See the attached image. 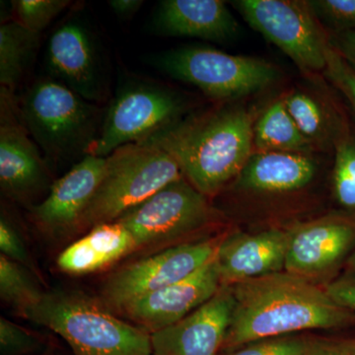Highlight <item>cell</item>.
Returning a JSON list of instances; mask_svg holds the SVG:
<instances>
[{
	"instance_id": "1",
	"label": "cell",
	"mask_w": 355,
	"mask_h": 355,
	"mask_svg": "<svg viewBox=\"0 0 355 355\" xmlns=\"http://www.w3.org/2000/svg\"><path fill=\"white\" fill-rule=\"evenodd\" d=\"M230 286L234 308L221 352L301 331L343 328L355 320L324 288L286 270Z\"/></svg>"
},
{
	"instance_id": "2",
	"label": "cell",
	"mask_w": 355,
	"mask_h": 355,
	"mask_svg": "<svg viewBox=\"0 0 355 355\" xmlns=\"http://www.w3.org/2000/svg\"><path fill=\"white\" fill-rule=\"evenodd\" d=\"M254 123L253 109L219 102L147 140L171 154L184 179L209 198L235 180L254 153Z\"/></svg>"
},
{
	"instance_id": "3",
	"label": "cell",
	"mask_w": 355,
	"mask_h": 355,
	"mask_svg": "<svg viewBox=\"0 0 355 355\" xmlns=\"http://www.w3.org/2000/svg\"><path fill=\"white\" fill-rule=\"evenodd\" d=\"M17 103L23 125L51 168L88 155L106 112L49 76L33 83Z\"/></svg>"
},
{
	"instance_id": "4",
	"label": "cell",
	"mask_w": 355,
	"mask_h": 355,
	"mask_svg": "<svg viewBox=\"0 0 355 355\" xmlns=\"http://www.w3.org/2000/svg\"><path fill=\"white\" fill-rule=\"evenodd\" d=\"M22 316L62 336L74 355H153L150 334L76 293L44 292Z\"/></svg>"
},
{
	"instance_id": "5",
	"label": "cell",
	"mask_w": 355,
	"mask_h": 355,
	"mask_svg": "<svg viewBox=\"0 0 355 355\" xmlns=\"http://www.w3.org/2000/svg\"><path fill=\"white\" fill-rule=\"evenodd\" d=\"M182 178L176 159L150 140L121 147L107 157L104 176L83 225L116 221Z\"/></svg>"
},
{
	"instance_id": "6",
	"label": "cell",
	"mask_w": 355,
	"mask_h": 355,
	"mask_svg": "<svg viewBox=\"0 0 355 355\" xmlns=\"http://www.w3.org/2000/svg\"><path fill=\"white\" fill-rule=\"evenodd\" d=\"M191 109V98L170 86L130 79L121 84L106 109L88 155L107 158L121 147L146 141L181 121Z\"/></svg>"
},
{
	"instance_id": "7",
	"label": "cell",
	"mask_w": 355,
	"mask_h": 355,
	"mask_svg": "<svg viewBox=\"0 0 355 355\" xmlns=\"http://www.w3.org/2000/svg\"><path fill=\"white\" fill-rule=\"evenodd\" d=\"M153 62L168 76L196 86L217 103L253 94L279 77V69L266 60L229 55L209 46L175 49L161 53Z\"/></svg>"
},
{
	"instance_id": "8",
	"label": "cell",
	"mask_w": 355,
	"mask_h": 355,
	"mask_svg": "<svg viewBox=\"0 0 355 355\" xmlns=\"http://www.w3.org/2000/svg\"><path fill=\"white\" fill-rule=\"evenodd\" d=\"M232 6L254 31L284 51L304 73L326 69L331 38L309 1L237 0Z\"/></svg>"
},
{
	"instance_id": "9",
	"label": "cell",
	"mask_w": 355,
	"mask_h": 355,
	"mask_svg": "<svg viewBox=\"0 0 355 355\" xmlns=\"http://www.w3.org/2000/svg\"><path fill=\"white\" fill-rule=\"evenodd\" d=\"M216 219L209 198L182 178L116 221L130 231L137 249H141L182 241Z\"/></svg>"
},
{
	"instance_id": "10",
	"label": "cell",
	"mask_w": 355,
	"mask_h": 355,
	"mask_svg": "<svg viewBox=\"0 0 355 355\" xmlns=\"http://www.w3.org/2000/svg\"><path fill=\"white\" fill-rule=\"evenodd\" d=\"M222 239L176 244L121 268L103 287V302L121 310L133 299L186 279L216 257Z\"/></svg>"
},
{
	"instance_id": "11",
	"label": "cell",
	"mask_w": 355,
	"mask_h": 355,
	"mask_svg": "<svg viewBox=\"0 0 355 355\" xmlns=\"http://www.w3.org/2000/svg\"><path fill=\"white\" fill-rule=\"evenodd\" d=\"M46 67L51 78L94 104L107 101L109 83L95 35L73 17L58 26L49 39Z\"/></svg>"
},
{
	"instance_id": "12",
	"label": "cell",
	"mask_w": 355,
	"mask_h": 355,
	"mask_svg": "<svg viewBox=\"0 0 355 355\" xmlns=\"http://www.w3.org/2000/svg\"><path fill=\"white\" fill-rule=\"evenodd\" d=\"M50 165L26 130L15 93L0 89V184L19 202H29L51 187Z\"/></svg>"
},
{
	"instance_id": "13",
	"label": "cell",
	"mask_w": 355,
	"mask_h": 355,
	"mask_svg": "<svg viewBox=\"0 0 355 355\" xmlns=\"http://www.w3.org/2000/svg\"><path fill=\"white\" fill-rule=\"evenodd\" d=\"M221 286L214 257L186 279L133 299L120 311L151 335L181 321L214 297Z\"/></svg>"
},
{
	"instance_id": "14",
	"label": "cell",
	"mask_w": 355,
	"mask_h": 355,
	"mask_svg": "<svg viewBox=\"0 0 355 355\" xmlns=\"http://www.w3.org/2000/svg\"><path fill=\"white\" fill-rule=\"evenodd\" d=\"M233 308L232 287L222 286L214 297L181 321L151 334L153 355H218Z\"/></svg>"
},
{
	"instance_id": "15",
	"label": "cell",
	"mask_w": 355,
	"mask_h": 355,
	"mask_svg": "<svg viewBox=\"0 0 355 355\" xmlns=\"http://www.w3.org/2000/svg\"><path fill=\"white\" fill-rule=\"evenodd\" d=\"M284 270L309 280L335 268L355 242L354 216H329L291 229Z\"/></svg>"
},
{
	"instance_id": "16",
	"label": "cell",
	"mask_w": 355,
	"mask_h": 355,
	"mask_svg": "<svg viewBox=\"0 0 355 355\" xmlns=\"http://www.w3.org/2000/svg\"><path fill=\"white\" fill-rule=\"evenodd\" d=\"M107 158L86 155L53 182L43 202L32 207L35 223L51 233L83 225L84 216L101 183Z\"/></svg>"
},
{
	"instance_id": "17",
	"label": "cell",
	"mask_w": 355,
	"mask_h": 355,
	"mask_svg": "<svg viewBox=\"0 0 355 355\" xmlns=\"http://www.w3.org/2000/svg\"><path fill=\"white\" fill-rule=\"evenodd\" d=\"M291 230L272 228L224 237L216 254L222 286L284 272Z\"/></svg>"
},
{
	"instance_id": "18",
	"label": "cell",
	"mask_w": 355,
	"mask_h": 355,
	"mask_svg": "<svg viewBox=\"0 0 355 355\" xmlns=\"http://www.w3.org/2000/svg\"><path fill=\"white\" fill-rule=\"evenodd\" d=\"M239 28L221 0H163L153 19V31L162 36L216 43L234 39Z\"/></svg>"
},
{
	"instance_id": "19",
	"label": "cell",
	"mask_w": 355,
	"mask_h": 355,
	"mask_svg": "<svg viewBox=\"0 0 355 355\" xmlns=\"http://www.w3.org/2000/svg\"><path fill=\"white\" fill-rule=\"evenodd\" d=\"M314 153H254L235 179V188L261 196L295 193L309 186L319 163Z\"/></svg>"
},
{
	"instance_id": "20",
	"label": "cell",
	"mask_w": 355,
	"mask_h": 355,
	"mask_svg": "<svg viewBox=\"0 0 355 355\" xmlns=\"http://www.w3.org/2000/svg\"><path fill=\"white\" fill-rule=\"evenodd\" d=\"M132 234L120 222L95 225L87 235L67 247L58 256L62 272L85 275L101 270L137 250Z\"/></svg>"
},
{
	"instance_id": "21",
	"label": "cell",
	"mask_w": 355,
	"mask_h": 355,
	"mask_svg": "<svg viewBox=\"0 0 355 355\" xmlns=\"http://www.w3.org/2000/svg\"><path fill=\"white\" fill-rule=\"evenodd\" d=\"M287 111L306 139L319 150H334L349 116L330 97L294 89L284 97Z\"/></svg>"
},
{
	"instance_id": "22",
	"label": "cell",
	"mask_w": 355,
	"mask_h": 355,
	"mask_svg": "<svg viewBox=\"0 0 355 355\" xmlns=\"http://www.w3.org/2000/svg\"><path fill=\"white\" fill-rule=\"evenodd\" d=\"M315 150L287 111L284 98L272 103L257 119L254 153H314Z\"/></svg>"
},
{
	"instance_id": "23",
	"label": "cell",
	"mask_w": 355,
	"mask_h": 355,
	"mask_svg": "<svg viewBox=\"0 0 355 355\" xmlns=\"http://www.w3.org/2000/svg\"><path fill=\"white\" fill-rule=\"evenodd\" d=\"M41 34L11 20L0 26V89L15 93L36 53Z\"/></svg>"
},
{
	"instance_id": "24",
	"label": "cell",
	"mask_w": 355,
	"mask_h": 355,
	"mask_svg": "<svg viewBox=\"0 0 355 355\" xmlns=\"http://www.w3.org/2000/svg\"><path fill=\"white\" fill-rule=\"evenodd\" d=\"M331 173L334 195L338 205L355 216V121H347L334 146Z\"/></svg>"
},
{
	"instance_id": "25",
	"label": "cell",
	"mask_w": 355,
	"mask_h": 355,
	"mask_svg": "<svg viewBox=\"0 0 355 355\" xmlns=\"http://www.w3.org/2000/svg\"><path fill=\"white\" fill-rule=\"evenodd\" d=\"M42 291L24 266L1 254L0 256V296L21 315L36 304Z\"/></svg>"
},
{
	"instance_id": "26",
	"label": "cell",
	"mask_w": 355,
	"mask_h": 355,
	"mask_svg": "<svg viewBox=\"0 0 355 355\" xmlns=\"http://www.w3.org/2000/svg\"><path fill=\"white\" fill-rule=\"evenodd\" d=\"M70 3L69 0H14L11 2L13 21L41 34Z\"/></svg>"
},
{
	"instance_id": "27",
	"label": "cell",
	"mask_w": 355,
	"mask_h": 355,
	"mask_svg": "<svg viewBox=\"0 0 355 355\" xmlns=\"http://www.w3.org/2000/svg\"><path fill=\"white\" fill-rule=\"evenodd\" d=\"M310 340L305 336L292 335L263 338L218 355H305Z\"/></svg>"
},
{
	"instance_id": "28",
	"label": "cell",
	"mask_w": 355,
	"mask_h": 355,
	"mask_svg": "<svg viewBox=\"0 0 355 355\" xmlns=\"http://www.w3.org/2000/svg\"><path fill=\"white\" fill-rule=\"evenodd\" d=\"M315 15L333 30L334 35L355 31V0L309 1Z\"/></svg>"
},
{
	"instance_id": "29",
	"label": "cell",
	"mask_w": 355,
	"mask_h": 355,
	"mask_svg": "<svg viewBox=\"0 0 355 355\" xmlns=\"http://www.w3.org/2000/svg\"><path fill=\"white\" fill-rule=\"evenodd\" d=\"M329 81L340 91L355 113V69L331 46L327 55V67L324 70Z\"/></svg>"
},
{
	"instance_id": "30",
	"label": "cell",
	"mask_w": 355,
	"mask_h": 355,
	"mask_svg": "<svg viewBox=\"0 0 355 355\" xmlns=\"http://www.w3.org/2000/svg\"><path fill=\"white\" fill-rule=\"evenodd\" d=\"M39 345L36 336L6 318L0 319V355H28Z\"/></svg>"
},
{
	"instance_id": "31",
	"label": "cell",
	"mask_w": 355,
	"mask_h": 355,
	"mask_svg": "<svg viewBox=\"0 0 355 355\" xmlns=\"http://www.w3.org/2000/svg\"><path fill=\"white\" fill-rule=\"evenodd\" d=\"M0 249L2 254L6 258L10 259L24 268L29 266L34 272L36 270L19 233L4 216H2L0 219Z\"/></svg>"
},
{
	"instance_id": "32",
	"label": "cell",
	"mask_w": 355,
	"mask_h": 355,
	"mask_svg": "<svg viewBox=\"0 0 355 355\" xmlns=\"http://www.w3.org/2000/svg\"><path fill=\"white\" fill-rule=\"evenodd\" d=\"M324 291L338 305L355 313V279L343 277L327 284Z\"/></svg>"
},
{
	"instance_id": "33",
	"label": "cell",
	"mask_w": 355,
	"mask_h": 355,
	"mask_svg": "<svg viewBox=\"0 0 355 355\" xmlns=\"http://www.w3.org/2000/svg\"><path fill=\"white\" fill-rule=\"evenodd\" d=\"M305 355H355V350L347 340H313Z\"/></svg>"
},
{
	"instance_id": "34",
	"label": "cell",
	"mask_w": 355,
	"mask_h": 355,
	"mask_svg": "<svg viewBox=\"0 0 355 355\" xmlns=\"http://www.w3.org/2000/svg\"><path fill=\"white\" fill-rule=\"evenodd\" d=\"M331 44L340 55L355 69V31L335 34Z\"/></svg>"
},
{
	"instance_id": "35",
	"label": "cell",
	"mask_w": 355,
	"mask_h": 355,
	"mask_svg": "<svg viewBox=\"0 0 355 355\" xmlns=\"http://www.w3.org/2000/svg\"><path fill=\"white\" fill-rule=\"evenodd\" d=\"M113 12L123 20L130 19L144 3L142 0H111L108 2Z\"/></svg>"
},
{
	"instance_id": "36",
	"label": "cell",
	"mask_w": 355,
	"mask_h": 355,
	"mask_svg": "<svg viewBox=\"0 0 355 355\" xmlns=\"http://www.w3.org/2000/svg\"><path fill=\"white\" fill-rule=\"evenodd\" d=\"M349 265V268H352V270H354V272H355V254H354V256H352V258L350 259Z\"/></svg>"
},
{
	"instance_id": "37",
	"label": "cell",
	"mask_w": 355,
	"mask_h": 355,
	"mask_svg": "<svg viewBox=\"0 0 355 355\" xmlns=\"http://www.w3.org/2000/svg\"><path fill=\"white\" fill-rule=\"evenodd\" d=\"M347 342L349 343L350 347L355 350V338H354V340H347Z\"/></svg>"
}]
</instances>
